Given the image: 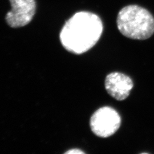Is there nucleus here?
I'll list each match as a JSON object with an SVG mask.
<instances>
[{"label": "nucleus", "mask_w": 154, "mask_h": 154, "mask_svg": "<svg viewBox=\"0 0 154 154\" xmlns=\"http://www.w3.org/2000/svg\"><path fill=\"white\" fill-rule=\"evenodd\" d=\"M103 29L102 21L97 14L89 11L77 12L62 29L61 44L69 52L81 54L98 42Z\"/></svg>", "instance_id": "f257e3e1"}, {"label": "nucleus", "mask_w": 154, "mask_h": 154, "mask_svg": "<svg viewBox=\"0 0 154 154\" xmlns=\"http://www.w3.org/2000/svg\"><path fill=\"white\" fill-rule=\"evenodd\" d=\"M119 32L128 38L144 40L154 33V18L147 9L135 5H128L119 12L116 20Z\"/></svg>", "instance_id": "f03ea898"}, {"label": "nucleus", "mask_w": 154, "mask_h": 154, "mask_svg": "<svg viewBox=\"0 0 154 154\" xmlns=\"http://www.w3.org/2000/svg\"><path fill=\"white\" fill-rule=\"evenodd\" d=\"M121 124V116L113 108L105 106L91 116L90 126L94 134L100 138H108L116 133Z\"/></svg>", "instance_id": "7ed1b4c3"}, {"label": "nucleus", "mask_w": 154, "mask_h": 154, "mask_svg": "<svg viewBox=\"0 0 154 154\" xmlns=\"http://www.w3.org/2000/svg\"><path fill=\"white\" fill-rule=\"evenodd\" d=\"M11 10L6 16L7 23L13 28L25 26L32 20L36 10L35 0H10Z\"/></svg>", "instance_id": "20e7f679"}, {"label": "nucleus", "mask_w": 154, "mask_h": 154, "mask_svg": "<svg viewBox=\"0 0 154 154\" xmlns=\"http://www.w3.org/2000/svg\"><path fill=\"white\" fill-rule=\"evenodd\" d=\"M105 88L113 98L117 100H123L129 96L133 88L134 83L131 78L125 74L114 72L106 78Z\"/></svg>", "instance_id": "39448f33"}, {"label": "nucleus", "mask_w": 154, "mask_h": 154, "mask_svg": "<svg viewBox=\"0 0 154 154\" xmlns=\"http://www.w3.org/2000/svg\"><path fill=\"white\" fill-rule=\"evenodd\" d=\"M65 154H85V152L79 149H72L71 150H69L65 152Z\"/></svg>", "instance_id": "423d86ee"}]
</instances>
